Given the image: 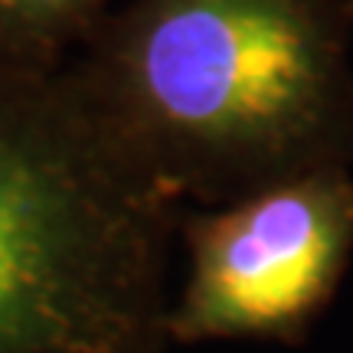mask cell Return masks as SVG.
I'll return each mask as SVG.
<instances>
[{"label":"cell","mask_w":353,"mask_h":353,"mask_svg":"<svg viewBox=\"0 0 353 353\" xmlns=\"http://www.w3.org/2000/svg\"><path fill=\"white\" fill-rule=\"evenodd\" d=\"M114 92L148 157L232 200L353 170V0H144Z\"/></svg>","instance_id":"cell-1"},{"label":"cell","mask_w":353,"mask_h":353,"mask_svg":"<svg viewBox=\"0 0 353 353\" xmlns=\"http://www.w3.org/2000/svg\"><path fill=\"white\" fill-rule=\"evenodd\" d=\"M350 252V167L242 193L193 232L180 327L190 337L294 334L337 288Z\"/></svg>","instance_id":"cell-2"},{"label":"cell","mask_w":353,"mask_h":353,"mask_svg":"<svg viewBox=\"0 0 353 353\" xmlns=\"http://www.w3.org/2000/svg\"><path fill=\"white\" fill-rule=\"evenodd\" d=\"M63 151H30V148H17V144H0V203H7L17 196L20 190H26L33 180L46 174L63 154Z\"/></svg>","instance_id":"cell-3"},{"label":"cell","mask_w":353,"mask_h":353,"mask_svg":"<svg viewBox=\"0 0 353 353\" xmlns=\"http://www.w3.org/2000/svg\"><path fill=\"white\" fill-rule=\"evenodd\" d=\"M92 0H0V7L23 17H63V13L82 10Z\"/></svg>","instance_id":"cell-4"}]
</instances>
